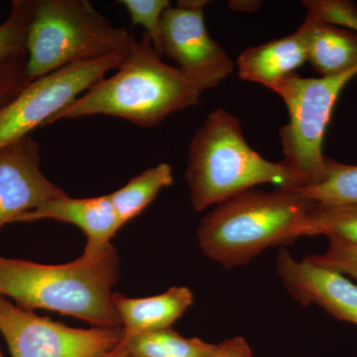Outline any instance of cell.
Listing matches in <instances>:
<instances>
[{
	"instance_id": "cell-3",
	"label": "cell",
	"mask_w": 357,
	"mask_h": 357,
	"mask_svg": "<svg viewBox=\"0 0 357 357\" xmlns=\"http://www.w3.org/2000/svg\"><path fill=\"white\" fill-rule=\"evenodd\" d=\"M316 204L295 190H248L203 218L197 234L199 246L227 269L243 266L265 249L304 236Z\"/></svg>"
},
{
	"instance_id": "cell-17",
	"label": "cell",
	"mask_w": 357,
	"mask_h": 357,
	"mask_svg": "<svg viewBox=\"0 0 357 357\" xmlns=\"http://www.w3.org/2000/svg\"><path fill=\"white\" fill-rule=\"evenodd\" d=\"M124 347L133 357H210L215 344L185 337L172 328L130 333L123 331Z\"/></svg>"
},
{
	"instance_id": "cell-5",
	"label": "cell",
	"mask_w": 357,
	"mask_h": 357,
	"mask_svg": "<svg viewBox=\"0 0 357 357\" xmlns=\"http://www.w3.org/2000/svg\"><path fill=\"white\" fill-rule=\"evenodd\" d=\"M135 41L128 29L112 25L88 0H32L28 83L67 66L128 54Z\"/></svg>"
},
{
	"instance_id": "cell-24",
	"label": "cell",
	"mask_w": 357,
	"mask_h": 357,
	"mask_svg": "<svg viewBox=\"0 0 357 357\" xmlns=\"http://www.w3.org/2000/svg\"><path fill=\"white\" fill-rule=\"evenodd\" d=\"M26 59L0 66V109L29 84L26 73Z\"/></svg>"
},
{
	"instance_id": "cell-12",
	"label": "cell",
	"mask_w": 357,
	"mask_h": 357,
	"mask_svg": "<svg viewBox=\"0 0 357 357\" xmlns=\"http://www.w3.org/2000/svg\"><path fill=\"white\" fill-rule=\"evenodd\" d=\"M40 220L72 223L86 236V249H98L110 243L121 229L109 195L88 199L61 197L35 210L26 211L14 222H32Z\"/></svg>"
},
{
	"instance_id": "cell-26",
	"label": "cell",
	"mask_w": 357,
	"mask_h": 357,
	"mask_svg": "<svg viewBox=\"0 0 357 357\" xmlns=\"http://www.w3.org/2000/svg\"><path fill=\"white\" fill-rule=\"evenodd\" d=\"M262 6L261 1L256 0H232L229 2V8L238 13H253Z\"/></svg>"
},
{
	"instance_id": "cell-7",
	"label": "cell",
	"mask_w": 357,
	"mask_h": 357,
	"mask_svg": "<svg viewBox=\"0 0 357 357\" xmlns=\"http://www.w3.org/2000/svg\"><path fill=\"white\" fill-rule=\"evenodd\" d=\"M126 56L121 54L67 66L26 84L0 109V151L29 136L35 128L49 124L107 73L119 69Z\"/></svg>"
},
{
	"instance_id": "cell-1",
	"label": "cell",
	"mask_w": 357,
	"mask_h": 357,
	"mask_svg": "<svg viewBox=\"0 0 357 357\" xmlns=\"http://www.w3.org/2000/svg\"><path fill=\"white\" fill-rule=\"evenodd\" d=\"M119 278V256L112 243L86 249L75 261L46 265L0 256V295L25 310L44 309L122 328L112 303Z\"/></svg>"
},
{
	"instance_id": "cell-10",
	"label": "cell",
	"mask_w": 357,
	"mask_h": 357,
	"mask_svg": "<svg viewBox=\"0 0 357 357\" xmlns=\"http://www.w3.org/2000/svg\"><path fill=\"white\" fill-rule=\"evenodd\" d=\"M40 145L31 136L0 151V229L23 213L67 196L41 171Z\"/></svg>"
},
{
	"instance_id": "cell-27",
	"label": "cell",
	"mask_w": 357,
	"mask_h": 357,
	"mask_svg": "<svg viewBox=\"0 0 357 357\" xmlns=\"http://www.w3.org/2000/svg\"><path fill=\"white\" fill-rule=\"evenodd\" d=\"M208 3V1H206V0H183V1H178L177 6L181 8L204 10V7Z\"/></svg>"
},
{
	"instance_id": "cell-22",
	"label": "cell",
	"mask_w": 357,
	"mask_h": 357,
	"mask_svg": "<svg viewBox=\"0 0 357 357\" xmlns=\"http://www.w3.org/2000/svg\"><path fill=\"white\" fill-rule=\"evenodd\" d=\"M307 16L324 24L357 34V6L349 0H307L302 2Z\"/></svg>"
},
{
	"instance_id": "cell-15",
	"label": "cell",
	"mask_w": 357,
	"mask_h": 357,
	"mask_svg": "<svg viewBox=\"0 0 357 357\" xmlns=\"http://www.w3.org/2000/svg\"><path fill=\"white\" fill-rule=\"evenodd\" d=\"M301 27L307 40V61L321 77H335L357 68V34L307 16Z\"/></svg>"
},
{
	"instance_id": "cell-25",
	"label": "cell",
	"mask_w": 357,
	"mask_h": 357,
	"mask_svg": "<svg viewBox=\"0 0 357 357\" xmlns=\"http://www.w3.org/2000/svg\"><path fill=\"white\" fill-rule=\"evenodd\" d=\"M210 357H252V352L248 342L237 337L215 344Z\"/></svg>"
},
{
	"instance_id": "cell-18",
	"label": "cell",
	"mask_w": 357,
	"mask_h": 357,
	"mask_svg": "<svg viewBox=\"0 0 357 357\" xmlns=\"http://www.w3.org/2000/svg\"><path fill=\"white\" fill-rule=\"evenodd\" d=\"M326 176L321 184L295 190L321 206L357 203V166L326 157Z\"/></svg>"
},
{
	"instance_id": "cell-2",
	"label": "cell",
	"mask_w": 357,
	"mask_h": 357,
	"mask_svg": "<svg viewBox=\"0 0 357 357\" xmlns=\"http://www.w3.org/2000/svg\"><path fill=\"white\" fill-rule=\"evenodd\" d=\"M198 91L178 68L167 65L146 34L132 45L112 77H105L61 110L49 124L89 115L119 117L150 128L199 103Z\"/></svg>"
},
{
	"instance_id": "cell-4",
	"label": "cell",
	"mask_w": 357,
	"mask_h": 357,
	"mask_svg": "<svg viewBox=\"0 0 357 357\" xmlns=\"http://www.w3.org/2000/svg\"><path fill=\"white\" fill-rule=\"evenodd\" d=\"M196 211L220 204L260 184L299 190L300 178L283 162H271L249 146L241 121L213 110L192 137L185 173Z\"/></svg>"
},
{
	"instance_id": "cell-20",
	"label": "cell",
	"mask_w": 357,
	"mask_h": 357,
	"mask_svg": "<svg viewBox=\"0 0 357 357\" xmlns=\"http://www.w3.org/2000/svg\"><path fill=\"white\" fill-rule=\"evenodd\" d=\"M32 14V0L13 2L8 18L0 25V66L27 58L26 40Z\"/></svg>"
},
{
	"instance_id": "cell-13",
	"label": "cell",
	"mask_w": 357,
	"mask_h": 357,
	"mask_svg": "<svg viewBox=\"0 0 357 357\" xmlns=\"http://www.w3.org/2000/svg\"><path fill=\"white\" fill-rule=\"evenodd\" d=\"M194 296L187 287H172L161 295L128 298L114 293L112 303L126 333L156 332L170 328L192 305Z\"/></svg>"
},
{
	"instance_id": "cell-6",
	"label": "cell",
	"mask_w": 357,
	"mask_h": 357,
	"mask_svg": "<svg viewBox=\"0 0 357 357\" xmlns=\"http://www.w3.org/2000/svg\"><path fill=\"white\" fill-rule=\"evenodd\" d=\"M356 76L357 68L328 77H303L292 73L267 88L280 96L288 109L290 119L279 132L282 162L300 178L301 189L321 184L326 178L323 142L326 128L338 96Z\"/></svg>"
},
{
	"instance_id": "cell-19",
	"label": "cell",
	"mask_w": 357,
	"mask_h": 357,
	"mask_svg": "<svg viewBox=\"0 0 357 357\" xmlns=\"http://www.w3.org/2000/svg\"><path fill=\"white\" fill-rule=\"evenodd\" d=\"M335 236L357 243V203L321 206L310 213L304 236Z\"/></svg>"
},
{
	"instance_id": "cell-11",
	"label": "cell",
	"mask_w": 357,
	"mask_h": 357,
	"mask_svg": "<svg viewBox=\"0 0 357 357\" xmlns=\"http://www.w3.org/2000/svg\"><path fill=\"white\" fill-rule=\"evenodd\" d=\"M277 273L303 306L318 305L333 318L357 326V284L344 275L305 259L297 261L283 248L277 255Z\"/></svg>"
},
{
	"instance_id": "cell-21",
	"label": "cell",
	"mask_w": 357,
	"mask_h": 357,
	"mask_svg": "<svg viewBox=\"0 0 357 357\" xmlns=\"http://www.w3.org/2000/svg\"><path fill=\"white\" fill-rule=\"evenodd\" d=\"M130 16L131 25H141L149 37L155 51L163 57L162 46V17L167 8L171 6L168 0H119Z\"/></svg>"
},
{
	"instance_id": "cell-9",
	"label": "cell",
	"mask_w": 357,
	"mask_h": 357,
	"mask_svg": "<svg viewBox=\"0 0 357 357\" xmlns=\"http://www.w3.org/2000/svg\"><path fill=\"white\" fill-rule=\"evenodd\" d=\"M162 46L164 55L177 63L201 93L215 88L234 73V61L208 34L204 10L167 8L162 17Z\"/></svg>"
},
{
	"instance_id": "cell-16",
	"label": "cell",
	"mask_w": 357,
	"mask_h": 357,
	"mask_svg": "<svg viewBox=\"0 0 357 357\" xmlns=\"http://www.w3.org/2000/svg\"><path fill=\"white\" fill-rule=\"evenodd\" d=\"M173 183L172 168L168 164L161 163L147 169L131 178L121 189L109 194L121 227L139 215L156 199L162 189L170 187Z\"/></svg>"
},
{
	"instance_id": "cell-14",
	"label": "cell",
	"mask_w": 357,
	"mask_h": 357,
	"mask_svg": "<svg viewBox=\"0 0 357 357\" xmlns=\"http://www.w3.org/2000/svg\"><path fill=\"white\" fill-rule=\"evenodd\" d=\"M307 40L300 27L294 34L246 49L237 59L244 81L271 86L307 62Z\"/></svg>"
},
{
	"instance_id": "cell-28",
	"label": "cell",
	"mask_w": 357,
	"mask_h": 357,
	"mask_svg": "<svg viewBox=\"0 0 357 357\" xmlns=\"http://www.w3.org/2000/svg\"><path fill=\"white\" fill-rule=\"evenodd\" d=\"M103 357H133L129 354L126 347H124L123 342H121L117 347H115L109 354H105Z\"/></svg>"
},
{
	"instance_id": "cell-29",
	"label": "cell",
	"mask_w": 357,
	"mask_h": 357,
	"mask_svg": "<svg viewBox=\"0 0 357 357\" xmlns=\"http://www.w3.org/2000/svg\"><path fill=\"white\" fill-rule=\"evenodd\" d=\"M0 357H2L1 354H0Z\"/></svg>"
},
{
	"instance_id": "cell-8",
	"label": "cell",
	"mask_w": 357,
	"mask_h": 357,
	"mask_svg": "<svg viewBox=\"0 0 357 357\" xmlns=\"http://www.w3.org/2000/svg\"><path fill=\"white\" fill-rule=\"evenodd\" d=\"M0 333L13 357H103L123 338L122 328H70L1 295Z\"/></svg>"
},
{
	"instance_id": "cell-23",
	"label": "cell",
	"mask_w": 357,
	"mask_h": 357,
	"mask_svg": "<svg viewBox=\"0 0 357 357\" xmlns=\"http://www.w3.org/2000/svg\"><path fill=\"white\" fill-rule=\"evenodd\" d=\"M326 238L328 246L325 252L307 256L304 259L344 276L349 275L357 282V243L335 236Z\"/></svg>"
}]
</instances>
